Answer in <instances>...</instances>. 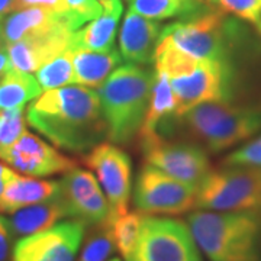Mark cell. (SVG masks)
<instances>
[{
    "mask_svg": "<svg viewBox=\"0 0 261 261\" xmlns=\"http://www.w3.org/2000/svg\"><path fill=\"white\" fill-rule=\"evenodd\" d=\"M155 73L137 64L122 65L100 86L99 99L112 144L129 142L148 109Z\"/></svg>",
    "mask_w": 261,
    "mask_h": 261,
    "instance_id": "3957f363",
    "label": "cell"
},
{
    "mask_svg": "<svg viewBox=\"0 0 261 261\" xmlns=\"http://www.w3.org/2000/svg\"><path fill=\"white\" fill-rule=\"evenodd\" d=\"M176 119L181 122V126L190 137L205 144L207 151L216 154L261 134V100L251 103L206 102Z\"/></svg>",
    "mask_w": 261,
    "mask_h": 261,
    "instance_id": "277c9868",
    "label": "cell"
},
{
    "mask_svg": "<svg viewBox=\"0 0 261 261\" xmlns=\"http://www.w3.org/2000/svg\"><path fill=\"white\" fill-rule=\"evenodd\" d=\"M16 173L9 168L6 164H2L0 163V199H2V196L5 193V189L8 186V183H9L12 177L15 176Z\"/></svg>",
    "mask_w": 261,
    "mask_h": 261,
    "instance_id": "e575fe53",
    "label": "cell"
},
{
    "mask_svg": "<svg viewBox=\"0 0 261 261\" xmlns=\"http://www.w3.org/2000/svg\"><path fill=\"white\" fill-rule=\"evenodd\" d=\"M60 196L68 216L84 225L108 224L111 221V206L90 171L75 167L65 173L60 181Z\"/></svg>",
    "mask_w": 261,
    "mask_h": 261,
    "instance_id": "4fadbf2b",
    "label": "cell"
},
{
    "mask_svg": "<svg viewBox=\"0 0 261 261\" xmlns=\"http://www.w3.org/2000/svg\"><path fill=\"white\" fill-rule=\"evenodd\" d=\"M212 9L248 23L261 37V0H206Z\"/></svg>",
    "mask_w": 261,
    "mask_h": 261,
    "instance_id": "4316f807",
    "label": "cell"
},
{
    "mask_svg": "<svg viewBox=\"0 0 261 261\" xmlns=\"http://www.w3.org/2000/svg\"><path fill=\"white\" fill-rule=\"evenodd\" d=\"M12 70L9 54H8V47L5 45L3 39L0 38V80Z\"/></svg>",
    "mask_w": 261,
    "mask_h": 261,
    "instance_id": "836d02e7",
    "label": "cell"
},
{
    "mask_svg": "<svg viewBox=\"0 0 261 261\" xmlns=\"http://www.w3.org/2000/svg\"><path fill=\"white\" fill-rule=\"evenodd\" d=\"M102 5L100 16L93 19L84 28L73 32L70 39L71 49L109 51L115 48V37L122 16L121 0H99Z\"/></svg>",
    "mask_w": 261,
    "mask_h": 261,
    "instance_id": "ac0fdd59",
    "label": "cell"
},
{
    "mask_svg": "<svg viewBox=\"0 0 261 261\" xmlns=\"http://www.w3.org/2000/svg\"><path fill=\"white\" fill-rule=\"evenodd\" d=\"M170 84L176 99L173 116L178 118L202 103L233 100L237 70L229 61L199 60L190 74L170 79Z\"/></svg>",
    "mask_w": 261,
    "mask_h": 261,
    "instance_id": "52a82bcc",
    "label": "cell"
},
{
    "mask_svg": "<svg viewBox=\"0 0 261 261\" xmlns=\"http://www.w3.org/2000/svg\"><path fill=\"white\" fill-rule=\"evenodd\" d=\"M60 192V181L37 180L15 174L0 199V214H13L19 209L37 205Z\"/></svg>",
    "mask_w": 261,
    "mask_h": 261,
    "instance_id": "ffe728a7",
    "label": "cell"
},
{
    "mask_svg": "<svg viewBox=\"0 0 261 261\" xmlns=\"http://www.w3.org/2000/svg\"><path fill=\"white\" fill-rule=\"evenodd\" d=\"M71 12V20L74 31L80 29L86 22L93 20L102 13V5L99 0H65Z\"/></svg>",
    "mask_w": 261,
    "mask_h": 261,
    "instance_id": "4dcf8cb0",
    "label": "cell"
},
{
    "mask_svg": "<svg viewBox=\"0 0 261 261\" xmlns=\"http://www.w3.org/2000/svg\"><path fill=\"white\" fill-rule=\"evenodd\" d=\"M113 250L115 244L108 224L97 225L84 244L79 261H106Z\"/></svg>",
    "mask_w": 261,
    "mask_h": 261,
    "instance_id": "f1b7e54d",
    "label": "cell"
},
{
    "mask_svg": "<svg viewBox=\"0 0 261 261\" xmlns=\"http://www.w3.org/2000/svg\"><path fill=\"white\" fill-rule=\"evenodd\" d=\"M140 145L148 164L180 181L197 187L211 171L209 157L200 145L166 140L157 132L141 137Z\"/></svg>",
    "mask_w": 261,
    "mask_h": 261,
    "instance_id": "30bf717a",
    "label": "cell"
},
{
    "mask_svg": "<svg viewBox=\"0 0 261 261\" xmlns=\"http://www.w3.org/2000/svg\"><path fill=\"white\" fill-rule=\"evenodd\" d=\"M84 226L77 219L67 221L19 238L12 250V261H74L83 241Z\"/></svg>",
    "mask_w": 261,
    "mask_h": 261,
    "instance_id": "8fae6325",
    "label": "cell"
},
{
    "mask_svg": "<svg viewBox=\"0 0 261 261\" xmlns=\"http://www.w3.org/2000/svg\"><path fill=\"white\" fill-rule=\"evenodd\" d=\"M187 225L209 261H261V211H199Z\"/></svg>",
    "mask_w": 261,
    "mask_h": 261,
    "instance_id": "7a4b0ae2",
    "label": "cell"
},
{
    "mask_svg": "<svg viewBox=\"0 0 261 261\" xmlns=\"http://www.w3.org/2000/svg\"><path fill=\"white\" fill-rule=\"evenodd\" d=\"M86 166L96 171L111 206V221L128 212L130 197V159L113 144H99L86 157Z\"/></svg>",
    "mask_w": 261,
    "mask_h": 261,
    "instance_id": "7c38bea8",
    "label": "cell"
},
{
    "mask_svg": "<svg viewBox=\"0 0 261 261\" xmlns=\"http://www.w3.org/2000/svg\"><path fill=\"white\" fill-rule=\"evenodd\" d=\"M144 216L145 215L141 212H126L108 222L115 248L121 252L125 260L135 247Z\"/></svg>",
    "mask_w": 261,
    "mask_h": 261,
    "instance_id": "484cf974",
    "label": "cell"
},
{
    "mask_svg": "<svg viewBox=\"0 0 261 261\" xmlns=\"http://www.w3.org/2000/svg\"><path fill=\"white\" fill-rule=\"evenodd\" d=\"M28 8H44V9L54 10L57 13H61L67 18L70 29L75 32L71 20V12L68 9L65 0H16V10L28 9Z\"/></svg>",
    "mask_w": 261,
    "mask_h": 261,
    "instance_id": "1f68e13d",
    "label": "cell"
},
{
    "mask_svg": "<svg viewBox=\"0 0 261 261\" xmlns=\"http://www.w3.org/2000/svg\"><path fill=\"white\" fill-rule=\"evenodd\" d=\"M25 130V108L0 112V155L16 144Z\"/></svg>",
    "mask_w": 261,
    "mask_h": 261,
    "instance_id": "83f0119b",
    "label": "cell"
},
{
    "mask_svg": "<svg viewBox=\"0 0 261 261\" xmlns=\"http://www.w3.org/2000/svg\"><path fill=\"white\" fill-rule=\"evenodd\" d=\"M195 207L211 212H258L261 168L222 166L211 170L197 186Z\"/></svg>",
    "mask_w": 261,
    "mask_h": 261,
    "instance_id": "8992f818",
    "label": "cell"
},
{
    "mask_svg": "<svg viewBox=\"0 0 261 261\" xmlns=\"http://www.w3.org/2000/svg\"><path fill=\"white\" fill-rule=\"evenodd\" d=\"M197 187L180 181L151 164L142 166L135 181L134 203L144 215H180L195 207Z\"/></svg>",
    "mask_w": 261,
    "mask_h": 261,
    "instance_id": "9c48e42d",
    "label": "cell"
},
{
    "mask_svg": "<svg viewBox=\"0 0 261 261\" xmlns=\"http://www.w3.org/2000/svg\"><path fill=\"white\" fill-rule=\"evenodd\" d=\"M125 261H202V257L185 222L144 216L138 240Z\"/></svg>",
    "mask_w": 261,
    "mask_h": 261,
    "instance_id": "ba28073f",
    "label": "cell"
},
{
    "mask_svg": "<svg viewBox=\"0 0 261 261\" xmlns=\"http://www.w3.org/2000/svg\"><path fill=\"white\" fill-rule=\"evenodd\" d=\"M12 233H10L8 218L0 215V261H9L12 255Z\"/></svg>",
    "mask_w": 261,
    "mask_h": 261,
    "instance_id": "d6a6232c",
    "label": "cell"
},
{
    "mask_svg": "<svg viewBox=\"0 0 261 261\" xmlns=\"http://www.w3.org/2000/svg\"><path fill=\"white\" fill-rule=\"evenodd\" d=\"M61 27L70 29L64 15L44 8H28L16 10L5 18L0 27V38L8 47L23 38L48 34Z\"/></svg>",
    "mask_w": 261,
    "mask_h": 261,
    "instance_id": "e0dca14e",
    "label": "cell"
},
{
    "mask_svg": "<svg viewBox=\"0 0 261 261\" xmlns=\"http://www.w3.org/2000/svg\"><path fill=\"white\" fill-rule=\"evenodd\" d=\"M174 108H176V99L168 77L161 73H155L148 109L138 132L140 138L155 134L160 125L173 116Z\"/></svg>",
    "mask_w": 261,
    "mask_h": 261,
    "instance_id": "603a6c76",
    "label": "cell"
},
{
    "mask_svg": "<svg viewBox=\"0 0 261 261\" xmlns=\"http://www.w3.org/2000/svg\"><path fill=\"white\" fill-rule=\"evenodd\" d=\"M73 32L67 27L51 31L48 34L20 39L8 45V54L13 70L32 73L37 71L54 57L70 48Z\"/></svg>",
    "mask_w": 261,
    "mask_h": 261,
    "instance_id": "9a60e30c",
    "label": "cell"
},
{
    "mask_svg": "<svg viewBox=\"0 0 261 261\" xmlns=\"http://www.w3.org/2000/svg\"><path fill=\"white\" fill-rule=\"evenodd\" d=\"M109 261H121L119 258H112V260H109Z\"/></svg>",
    "mask_w": 261,
    "mask_h": 261,
    "instance_id": "8d00e7d4",
    "label": "cell"
},
{
    "mask_svg": "<svg viewBox=\"0 0 261 261\" xmlns=\"http://www.w3.org/2000/svg\"><path fill=\"white\" fill-rule=\"evenodd\" d=\"M222 166L261 168V134L228 154L222 161Z\"/></svg>",
    "mask_w": 261,
    "mask_h": 261,
    "instance_id": "f546056e",
    "label": "cell"
},
{
    "mask_svg": "<svg viewBox=\"0 0 261 261\" xmlns=\"http://www.w3.org/2000/svg\"><path fill=\"white\" fill-rule=\"evenodd\" d=\"M37 80L42 90L60 89L67 84L75 83L73 70V49L67 48L54 57L47 64L37 70Z\"/></svg>",
    "mask_w": 261,
    "mask_h": 261,
    "instance_id": "d4e9b609",
    "label": "cell"
},
{
    "mask_svg": "<svg viewBox=\"0 0 261 261\" xmlns=\"http://www.w3.org/2000/svg\"><path fill=\"white\" fill-rule=\"evenodd\" d=\"M0 160L8 163L16 171L31 177H47L60 173H68L77 167L74 160L65 157L54 147L28 130L19 141L0 155Z\"/></svg>",
    "mask_w": 261,
    "mask_h": 261,
    "instance_id": "5bb4252c",
    "label": "cell"
},
{
    "mask_svg": "<svg viewBox=\"0 0 261 261\" xmlns=\"http://www.w3.org/2000/svg\"><path fill=\"white\" fill-rule=\"evenodd\" d=\"M10 215L12 216L8 218V225L12 238L19 240L54 226L60 219L68 216V212L58 192V195L45 202L19 209Z\"/></svg>",
    "mask_w": 261,
    "mask_h": 261,
    "instance_id": "d6986e66",
    "label": "cell"
},
{
    "mask_svg": "<svg viewBox=\"0 0 261 261\" xmlns=\"http://www.w3.org/2000/svg\"><path fill=\"white\" fill-rule=\"evenodd\" d=\"M16 12V0H0V27L10 13Z\"/></svg>",
    "mask_w": 261,
    "mask_h": 261,
    "instance_id": "d590c367",
    "label": "cell"
},
{
    "mask_svg": "<svg viewBox=\"0 0 261 261\" xmlns=\"http://www.w3.org/2000/svg\"><path fill=\"white\" fill-rule=\"evenodd\" d=\"M27 121L58 148L71 152L93 149L108 134L99 93L83 86L41 94L28 108Z\"/></svg>",
    "mask_w": 261,
    "mask_h": 261,
    "instance_id": "6da1fadb",
    "label": "cell"
},
{
    "mask_svg": "<svg viewBox=\"0 0 261 261\" xmlns=\"http://www.w3.org/2000/svg\"><path fill=\"white\" fill-rule=\"evenodd\" d=\"M160 37L196 60L233 63L235 51L247 39L243 27L218 10L211 9L195 18L170 23Z\"/></svg>",
    "mask_w": 261,
    "mask_h": 261,
    "instance_id": "5b68a950",
    "label": "cell"
},
{
    "mask_svg": "<svg viewBox=\"0 0 261 261\" xmlns=\"http://www.w3.org/2000/svg\"><path fill=\"white\" fill-rule=\"evenodd\" d=\"M41 93L42 89L37 77L12 68L0 80V109L25 108L27 103L38 99Z\"/></svg>",
    "mask_w": 261,
    "mask_h": 261,
    "instance_id": "cb8c5ba5",
    "label": "cell"
},
{
    "mask_svg": "<svg viewBox=\"0 0 261 261\" xmlns=\"http://www.w3.org/2000/svg\"><path fill=\"white\" fill-rule=\"evenodd\" d=\"M129 10L152 20L192 19L211 9L206 0H129Z\"/></svg>",
    "mask_w": 261,
    "mask_h": 261,
    "instance_id": "7402d4cb",
    "label": "cell"
},
{
    "mask_svg": "<svg viewBox=\"0 0 261 261\" xmlns=\"http://www.w3.org/2000/svg\"><path fill=\"white\" fill-rule=\"evenodd\" d=\"M161 25L159 22L128 10L119 35V54L129 64H148L159 44Z\"/></svg>",
    "mask_w": 261,
    "mask_h": 261,
    "instance_id": "2e32d148",
    "label": "cell"
},
{
    "mask_svg": "<svg viewBox=\"0 0 261 261\" xmlns=\"http://www.w3.org/2000/svg\"><path fill=\"white\" fill-rule=\"evenodd\" d=\"M122 57L116 48L109 51L73 49V70L75 83L87 87H100Z\"/></svg>",
    "mask_w": 261,
    "mask_h": 261,
    "instance_id": "44dd1931",
    "label": "cell"
}]
</instances>
